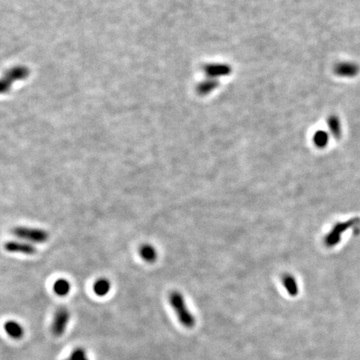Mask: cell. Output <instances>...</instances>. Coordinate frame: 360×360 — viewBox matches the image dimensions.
<instances>
[{"instance_id":"1","label":"cell","mask_w":360,"mask_h":360,"mask_svg":"<svg viewBox=\"0 0 360 360\" xmlns=\"http://www.w3.org/2000/svg\"><path fill=\"white\" fill-rule=\"evenodd\" d=\"M169 304L175 310L180 324L187 328H194L196 320L186 305L183 294L179 291H172L169 296Z\"/></svg>"},{"instance_id":"2","label":"cell","mask_w":360,"mask_h":360,"mask_svg":"<svg viewBox=\"0 0 360 360\" xmlns=\"http://www.w3.org/2000/svg\"><path fill=\"white\" fill-rule=\"evenodd\" d=\"M13 234L18 238L36 244H42L49 239V234L46 231L29 227H16L13 230Z\"/></svg>"},{"instance_id":"3","label":"cell","mask_w":360,"mask_h":360,"mask_svg":"<svg viewBox=\"0 0 360 360\" xmlns=\"http://www.w3.org/2000/svg\"><path fill=\"white\" fill-rule=\"evenodd\" d=\"M70 314L68 308L61 307L56 311L54 320H53L51 330L54 336L60 337L67 328L68 324L70 322Z\"/></svg>"},{"instance_id":"4","label":"cell","mask_w":360,"mask_h":360,"mask_svg":"<svg viewBox=\"0 0 360 360\" xmlns=\"http://www.w3.org/2000/svg\"><path fill=\"white\" fill-rule=\"evenodd\" d=\"M360 70V66L353 62L339 63L334 67V73L344 78H354L359 74Z\"/></svg>"},{"instance_id":"5","label":"cell","mask_w":360,"mask_h":360,"mask_svg":"<svg viewBox=\"0 0 360 360\" xmlns=\"http://www.w3.org/2000/svg\"><path fill=\"white\" fill-rule=\"evenodd\" d=\"M4 248L9 253H23L27 255H33L37 251L34 245L25 242L9 241L6 243Z\"/></svg>"},{"instance_id":"6","label":"cell","mask_w":360,"mask_h":360,"mask_svg":"<svg viewBox=\"0 0 360 360\" xmlns=\"http://www.w3.org/2000/svg\"><path fill=\"white\" fill-rule=\"evenodd\" d=\"M203 70L208 78L215 79L222 76L229 75L231 72V68L229 65L222 64H208Z\"/></svg>"},{"instance_id":"7","label":"cell","mask_w":360,"mask_h":360,"mask_svg":"<svg viewBox=\"0 0 360 360\" xmlns=\"http://www.w3.org/2000/svg\"><path fill=\"white\" fill-rule=\"evenodd\" d=\"M282 284L285 287V290L290 296H296L299 293V285L297 280L290 273H285L282 276Z\"/></svg>"},{"instance_id":"8","label":"cell","mask_w":360,"mask_h":360,"mask_svg":"<svg viewBox=\"0 0 360 360\" xmlns=\"http://www.w3.org/2000/svg\"><path fill=\"white\" fill-rule=\"evenodd\" d=\"M3 328H4V330H5L9 337L13 338L15 340H19L21 338H23V335H24V329L16 321L10 320V321L6 322Z\"/></svg>"},{"instance_id":"9","label":"cell","mask_w":360,"mask_h":360,"mask_svg":"<svg viewBox=\"0 0 360 360\" xmlns=\"http://www.w3.org/2000/svg\"><path fill=\"white\" fill-rule=\"evenodd\" d=\"M140 255L147 263H154L157 259L158 253L155 248L150 244H144L140 247Z\"/></svg>"},{"instance_id":"10","label":"cell","mask_w":360,"mask_h":360,"mask_svg":"<svg viewBox=\"0 0 360 360\" xmlns=\"http://www.w3.org/2000/svg\"><path fill=\"white\" fill-rule=\"evenodd\" d=\"M218 82L217 79H205L204 81L202 82L201 84L198 86V92L199 94H209L211 93L213 90H215L216 88L218 87Z\"/></svg>"},{"instance_id":"11","label":"cell","mask_w":360,"mask_h":360,"mask_svg":"<svg viewBox=\"0 0 360 360\" xmlns=\"http://www.w3.org/2000/svg\"><path fill=\"white\" fill-rule=\"evenodd\" d=\"M110 282L106 279H99L93 285V291L98 296H105L110 290Z\"/></svg>"},{"instance_id":"12","label":"cell","mask_w":360,"mask_h":360,"mask_svg":"<svg viewBox=\"0 0 360 360\" xmlns=\"http://www.w3.org/2000/svg\"><path fill=\"white\" fill-rule=\"evenodd\" d=\"M54 291L58 296H66L70 291V282L64 279H58L54 285Z\"/></svg>"},{"instance_id":"13","label":"cell","mask_w":360,"mask_h":360,"mask_svg":"<svg viewBox=\"0 0 360 360\" xmlns=\"http://www.w3.org/2000/svg\"><path fill=\"white\" fill-rule=\"evenodd\" d=\"M313 142L318 148H325L328 143V134L325 131H317L313 136Z\"/></svg>"},{"instance_id":"14","label":"cell","mask_w":360,"mask_h":360,"mask_svg":"<svg viewBox=\"0 0 360 360\" xmlns=\"http://www.w3.org/2000/svg\"><path fill=\"white\" fill-rule=\"evenodd\" d=\"M328 128L335 138L341 136V124L340 119L336 116H330L328 119Z\"/></svg>"},{"instance_id":"15","label":"cell","mask_w":360,"mask_h":360,"mask_svg":"<svg viewBox=\"0 0 360 360\" xmlns=\"http://www.w3.org/2000/svg\"><path fill=\"white\" fill-rule=\"evenodd\" d=\"M71 360H89L88 359L86 352L83 349H76L73 350L71 357Z\"/></svg>"},{"instance_id":"16","label":"cell","mask_w":360,"mask_h":360,"mask_svg":"<svg viewBox=\"0 0 360 360\" xmlns=\"http://www.w3.org/2000/svg\"></svg>"}]
</instances>
